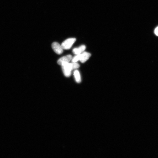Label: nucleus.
<instances>
[{
	"mask_svg": "<svg viewBox=\"0 0 158 158\" xmlns=\"http://www.w3.org/2000/svg\"><path fill=\"white\" fill-rule=\"evenodd\" d=\"M61 66L65 76L66 77H70L71 75V72L73 70L72 63H63Z\"/></svg>",
	"mask_w": 158,
	"mask_h": 158,
	"instance_id": "obj_1",
	"label": "nucleus"
},
{
	"mask_svg": "<svg viewBox=\"0 0 158 158\" xmlns=\"http://www.w3.org/2000/svg\"><path fill=\"white\" fill-rule=\"evenodd\" d=\"M76 40L75 38H71L66 40L61 44L63 49L68 50L72 47V45Z\"/></svg>",
	"mask_w": 158,
	"mask_h": 158,
	"instance_id": "obj_2",
	"label": "nucleus"
},
{
	"mask_svg": "<svg viewBox=\"0 0 158 158\" xmlns=\"http://www.w3.org/2000/svg\"><path fill=\"white\" fill-rule=\"evenodd\" d=\"M52 48L55 52L58 55L62 54L63 52V49L61 45L56 42H54L52 43Z\"/></svg>",
	"mask_w": 158,
	"mask_h": 158,
	"instance_id": "obj_3",
	"label": "nucleus"
},
{
	"mask_svg": "<svg viewBox=\"0 0 158 158\" xmlns=\"http://www.w3.org/2000/svg\"><path fill=\"white\" fill-rule=\"evenodd\" d=\"M72 57L71 55H68L61 57L57 61L58 64L62 65L63 63H69L72 60Z\"/></svg>",
	"mask_w": 158,
	"mask_h": 158,
	"instance_id": "obj_4",
	"label": "nucleus"
},
{
	"mask_svg": "<svg viewBox=\"0 0 158 158\" xmlns=\"http://www.w3.org/2000/svg\"><path fill=\"white\" fill-rule=\"evenodd\" d=\"M90 53L87 52H83L80 54V61L82 63L85 62L91 56Z\"/></svg>",
	"mask_w": 158,
	"mask_h": 158,
	"instance_id": "obj_5",
	"label": "nucleus"
},
{
	"mask_svg": "<svg viewBox=\"0 0 158 158\" xmlns=\"http://www.w3.org/2000/svg\"><path fill=\"white\" fill-rule=\"evenodd\" d=\"M86 48V47L85 45H82L78 48H74L72 52L75 55L80 54L85 51Z\"/></svg>",
	"mask_w": 158,
	"mask_h": 158,
	"instance_id": "obj_6",
	"label": "nucleus"
},
{
	"mask_svg": "<svg viewBox=\"0 0 158 158\" xmlns=\"http://www.w3.org/2000/svg\"><path fill=\"white\" fill-rule=\"evenodd\" d=\"M75 80L78 83H80L81 81V78L80 72L77 70H75L74 72Z\"/></svg>",
	"mask_w": 158,
	"mask_h": 158,
	"instance_id": "obj_7",
	"label": "nucleus"
},
{
	"mask_svg": "<svg viewBox=\"0 0 158 158\" xmlns=\"http://www.w3.org/2000/svg\"><path fill=\"white\" fill-rule=\"evenodd\" d=\"M80 54L76 55L75 57L72 58V62H76L80 60Z\"/></svg>",
	"mask_w": 158,
	"mask_h": 158,
	"instance_id": "obj_8",
	"label": "nucleus"
},
{
	"mask_svg": "<svg viewBox=\"0 0 158 158\" xmlns=\"http://www.w3.org/2000/svg\"><path fill=\"white\" fill-rule=\"evenodd\" d=\"M155 33L157 36H158V27H157L155 30Z\"/></svg>",
	"mask_w": 158,
	"mask_h": 158,
	"instance_id": "obj_9",
	"label": "nucleus"
}]
</instances>
